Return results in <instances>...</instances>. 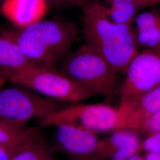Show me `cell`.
Here are the masks:
<instances>
[{"instance_id": "8fae6325", "label": "cell", "mask_w": 160, "mask_h": 160, "mask_svg": "<svg viewBox=\"0 0 160 160\" xmlns=\"http://www.w3.org/2000/svg\"><path fill=\"white\" fill-rule=\"evenodd\" d=\"M132 30L139 51L160 45V9L154 8L138 14Z\"/></svg>"}, {"instance_id": "5b68a950", "label": "cell", "mask_w": 160, "mask_h": 160, "mask_svg": "<svg viewBox=\"0 0 160 160\" xmlns=\"http://www.w3.org/2000/svg\"><path fill=\"white\" fill-rule=\"evenodd\" d=\"M124 74L118 90L120 123L141 97L160 86V45L138 52Z\"/></svg>"}, {"instance_id": "4fadbf2b", "label": "cell", "mask_w": 160, "mask_h": 160, "mask_svg": "<svg viewBox=\"0 0 160 160\" xmlns=\"http://www.w3.org/2000/svg\"><path fill=\"white\" fill-rule=\"evenodd\" d=\"M39 65L27 57L14 41L4 34H0V69L16 71L30 66Z\"/></svg>"}, {"instance_id": "6da1fadb", "label": "cell", "mask_w": 160, "mask_h": 160, "mask_svg": "<svg viewBox=\"0 0 160 160\" xmlns=\"http://www.w3.org/2000/svg\"><path fill=\"white\" fill-rule=\"evenodd\" d=\"M81 10L84 43L102 56L118 74H124L139 51L132 26L113 22L99 0L92 1Z\"/></svg>"}, {"instance_id": "52a82bcc", "label": "cell", "mask_w": 160, "mask_h": 160, "mask_svg": "<svg viewBox=\"0 0 160 160\" xmlns=\"http://www.w3.org/2000/svg\"><path fill=\"white\" fill-rule=\"evenodd\" d=\"M62 108L55 100L22 86L0 91V119L23 123L34 119L41 121Z\"/></svg>"}, {"instance_id": "ac0fdd59", "label": "cell", "mask_w": 160, "mask_h": 160, "mask_svg": "<svg viewBox=\"0 0 160 160\" xmlns=\"http://www.w3.org/2000/svg\"><path fill=\"white\" fill-rule=\"evenodd\" d=\"M34 138L17 143L0 144V160H11L13 156L16 154L20 149L28 142H29V141H30Z\"/></svg>"}, {"instance_id": "3957f363", "label": "cell", "mask_w": 160, "mask_h": 160, "mask_svg": "<svg viewBox=\"0 0 160 160\" xmlns=\"http://www.w3.org/2000/svg\"><path fill=\"white\" fill-rule=\"evenodd\" d=\"M59 71L92 96L110 97L119 90V74L102 56L85 43L63 59Z\"/></svg>"}, {"instance_id": "9c48e42d", "label": "cell", "mask_w": 160, "mask_h": 160, "mask_svg": "<svg viewBox=\"0 0 160 160\" xmlns=\"http://www.w3.org/2000/svg\"><path fill=\"white\" fill-rule=\"evenodd\" d=\"M139 134L128 129H118L100 139L93 160H125L142 151Z\"/></svg>"}, {"instance_id": "ba28073f", "label": "cell", "mask_w": 160, "mask_h": 160, "mask_svg": "<svg viewBox=\"0 0 160 160\" xmlns=\"http://www.w3.org/2000/svg\"><path fill=\"white\" fill-rule=\"evenodd\" d=\"M55 147L71 160H93L100 138L91 132L68 125L55 126Z\"/></svg>"}, {"instance_id": "7402d4cb", "label": "cell", "mask_w": 160, "mask_h": 160, "mask_svg": "<svg viewBox=\"0 0 160 160\" xmlns=\"http://www.w3.org/2000/svg\"><path fill=\"white\" fill-rule=\"evenodd\" d=\"M144 5L147 7H152L160 3V0H142Z\"/></svg>"}, {"instance_id": "2e32d148", "label": "cell", "mask_w": 160, "mask_h": 160, "mask_svg": "<svg viewBox=\"0 0 160 160\" xmlns=\"http://www.w3.org/2000/svg\"><path fill=\"white\" fill-rule=\"evenodd\" d=\"M11 160H59L50 144L42 136L29 141Z\"/></svg>"}, {"instance_id": "d4e9b609", "label": "cell", "mask_w": 160, "mask_h": 160, "mask_svg": "<svg viewBox=\"0 0 160 160\" xmlns=\"http://www.w3.org/2000/svg\"><path fill=\"white\" fill-rule=\"evenodd\" d=\"M3 1H4V0H0V4H2V2Z\"/></svg>"}, {"instance_id": "7a4b0ae2", "label": "cell", "mask_w": 160, "mask_h": 160, "mask_svg": "<svg viewBox=\"0 0 160 160\" xmlns=\"http://www.w3.org/2000/svg\"><path fill=\"white\" fill-rule=\"evenodd\" d=\"M23 53L36 63L57 68L77 39L74 24L62 20H40L23 28L4 32Z\"/></svg>"}, {"instance_id": "7c38bea8", "label": "cell", "mask_w": 160, "mask_h": 160, "mask_svg": "<svg viewBox=\"0 0 160 160\" xmlns=\"http://www.w3.org/2000/svg\"><path fill=\"white\" fill-rule=\"evenodd\" d=\"M160 110V86L141 97L127 113L119 129L137 132L141 125Z\"/></svg>"}, {"instance_id": "d6986e66", "label": "cell", "mask_w": 160, "mask_h": 160, "mask_svg": "<svg viewBox=\"0 0 160 160\" xmlns=\"http://www.w3.org/2000/svg\"><path fill=\"white\" fill-rule=\"evenodd\" d=\"M142 151L160 154V131L145 137L142 141Z\"/></svg>"}, {"instance_id": "cb8c5ba5", "label": "cell", "mask_w": 160, "mask_h": 160, "mask_svg": "<svg viewBox=\"0 0 160 160\" xmlns=\"http://www.w3.org/2000/svg\"><path fill=\"white\" fill-rule=\"evenodd\" d=\"M125 160H145V159H144L143 157L141 156L139 154H138L135 155Z\"/></svg>"}, {"instance_id": "5bb4252c", "label": "cell", "mask_w": 160, "mask_h": 160, "mask_svg": "<svg viewBox=\"0 0 160 160\" xmlns=\"http://www.w3.org/2000/svg\"><path fill=\"white\" fill-rule=\"evenodd\" d=\"M104 6L113 22L130 26H132L139 12L146 8L142 0H107V5Z\"/></svg>"}, {"instance_id": "44dd1931", "label": "cell", "mask_w": 160, "mask_h": 160, "mask_svg": "<svg viewBox=\"0 0 160 160\" xmlns=\"http://www.w3.org/2000/svg\"><path fill=\"white\" fill-rule=\"evenodd\" d=\"M143 157L145 160H160V154L145 152V155Z\"/></svg>"}, {"instance_id": "e0dca14e", "label": "cell", "mask_w": 160, "mask_h": 160, "mask_svg": "<svg viewBox=\"0 0 160 160\" xmlns=\"http://www.w3.org/2000/svg\"><path fill=\"white\" fill-rule=\"evenodd\" d=\"M160 131V110L150 118L138 130L139 134L147 137L152 133Z\"/></svg>"}, {"instance_id": "9a60e30c", "label": "cell", "mask_w": 160, "mask_h": 160, "mask_svg": "<svg viewBox=\"0 0 160 160\" xmlns=\"http://www.w3.org/2000/svg\"><path fill=\"white\" fill-rule=\"evenodd\" d=\"M39 135L38 129L30 128L26 123L0 119V144L17 143Z\"/></svg>"}, {"instance_id": "ffe728a7", "label": "cell", "mask_w": 160, "mask_h": 160, "mask_svg": "<svg viewBox=\"0 0 160 160\" xmlns=\"http://www.w3.org/2000/svg\"><path fill=\"white\" fill-rule=\"evenodd\" d=\"M48 4L57 7L82 8L95 0H45Z\"/></svg>"}, {"instance_id": "603a6c76", "label": "cell", "mask_w": 160, "mask_h": 160, "mask_svg": "<svg viewBox=\"0 0 160 160\" xmlns=\"http://www.w3.org/2000/svg\"><path fill=\"white\" fill-rule=\"evenodd\" d=\"M6 81H7V78H6V76L3 74V72H2V71L0 69V91L2 88L3 85Z\"/></svg>"}, {"instance_id": "277c9868", "label": "cell", "mask_w": 160, "mask_h": 160, "mask_svg": "<svg viewBox=\"0 0 160 160\" xmlns=\"http://www.w3.org/2000/svg\"><path fill=\"white\" fill-rule=\"evenodd\" d=\"M1 70L7 81L53 100L78 102L93 97L57 68L35 65L16 71Z\"/></svg>"}, {"instance_id": "8992f818", "label": "cell", "mask_w": 160, "mask_h": 160, "mask_svg": "<svg viewBox=\"0 0 160 160\" xmlns=\"http://www.w3.org/2000/svg\"><path fill=\"white\" fill-rule=\"evenodd\" d=\"M118 108L106 104H77L62 108L40 121L43 127L68 125L99 134L119 129Z\"/></svg>"}, {"instance_id": "30bf717a", "label": "cell", "mask_w": 160, "mask_h": 160, "mask_svg": "<svg viewBox=\"0 0 160 160\" xmlns=\"http://www.w3.org/2000/svg\"><path fill=\"white\" fill-rule=\"evenodd\" d=\"M48 4L45 0H4L1 14L18 28H23L43 19Z\"/></svg>"}]
</instances>
